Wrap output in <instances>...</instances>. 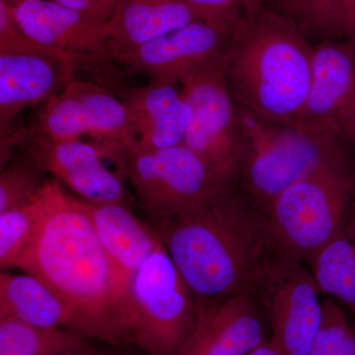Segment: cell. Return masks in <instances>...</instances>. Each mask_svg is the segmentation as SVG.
Segmentation results:
<instances>
[{"label":"cell","instance_id":"6da1fadb","mask_svg":"<svg viewBox=\"0 0 355 355\" xmlns=\"http://www.w3.org/2000/svg\"><path fill=\"white\" fill-rule=\"evenodd\" d=\"M41 214L16 268L57 292L76 313L84 336L116 349L132 345L130 300L80 198L49 180Z\"/></svg>","mask_w":355,"mask_h":355},{"label":"cell","instance_id":"7a4b0ae2","mask_svg":"<svg viewBox=\"0 0 355 355\" xmlns=\"http://www.w3.org/2000/svg\"><path fill=\"white\" fill-rule=\"evenodd\" d=\"M155 230L198 299L251 293L272 250L263 212L238 186Z\"/></svg>","mask_w":355,"mask_h":355},{"label":"cell","instance_id":"3957f363","mask_svg":"<svg viewBox=\"0 0 355 355\" xmlns=\"http://www.w3.org/2000/svg\"><path fill=\"white\" fill-rule=\"evenodd\" d=\"M313 50L297 26L265 4L248 15L226 67L238 106L263 120L293 125L309 90Z\"/></svg>","mask_w":355,"mask_h":355},{"label":"cell","instance_id":"277c9868","mask_svg":"<svg viewBox=\"0 0 355 355\" xmlns=\"http://www.w3.org/2000/svg\"><path fill=\"white\" fill-rule=\"evenodd\" d=\"M238 187L263 211L292 184L327 166L349 162L342 135L263 120L241 108Z\"/></svg>","mask_w":355,"mask_h":355},{"label":"cell","instance_id":"5b68a950","mask_svg":"<svg viewBox=\"0 0 355 355\" xmlns=\"http://www.w3.org/2000/svg\"><path fill=\"white\" fill-rule=\"evenodd\" d=\"M349 162L327 166L292 184L263 210L273 249L308 261L354 209Z\"/></svg>","mask_w":355,"mask_h":355},{"label":"cell","instance_id":"8992f818","mask_svg":"<svg viewBox=\"0 0 355 355\" xmlns=\"http://www.w3.org/2000/svg\"><path fill=\"white\" fill-rule=\"evenodd\" d=\"M128 300L132 345L144 355H176L198 299L162 242L133 275Z\"/></svg>","mask_w":355,"mask_h":355},{"label":"cell","instance_id":"52a82bcc","mask_svg":"<svg viewBox=\"0 0 355 355\" xmlns=\"http://www.w3.org/2000/svg\"><path fill=\"white\" fill-rule=\"evenodd\" d=\"M13 9L24 31L76 73L85 72L116 95L128 86V76L116 60L106 21L53 0H26Z\"/></svg>","mask_w":355,"mask_h":355},{"label":"cell","instance_id":"ba28073f","mask_svg":"<svg viewBox=\"0 0 355 355\" xmlns=\"http://www.w3.org/2000/svg\"><path fill=\"white\" fill-rule=\"evenodd\" d=\"M228 58L229 53L180 85L191 112L184 144L219 179L238 186L243 155L241 108L226 80Z\"/></svg>","mask_w":355,"mask_h":355},{"label":"cell","instance_id":"9c48e42d","mask_svg":"<svg viewBox=\"0 0 355 355\" xmlns=\"http://www.w3.org/2000/svg\"><path fill=\"white\" fill-rule=\"evenodd\" d=\"M125 168L137 200L156 222L173 218L237 187L219 179L184 144L149 149L137 144L128 150Z\"/></svg>","mask_w":355,"mask_h":355},{"label":"cell","instance_id":"30bf717a","mask_svg":"<svg viewBox=\"0 0 355 355\" xmlns=\"http://www.w3.org/2000/svg\"><path fill=\"white\" fill-rule=\"evenodd\" d=\"M251 294L282 355L309 354L323 322L324 300L305 261L272 248Z\"/></svg>","mask_w":355,"mask_h":355},{"label":"cell","instance_id":"8fae6325","mask_svg":"<svg viewBox=\"0 0 355 355\" xmlns=\"http://www.w3.org/2000/svg\"><path fill=\"white\" fill-rule=\"evenodd\" d=\"M14 146L85 202H127L123 180L103 162L105 158L127 161L128 150L120 146L81 139H51L19 128L1 140V162Z\"/></svg>","mask_w":355,"mask_h":355},{"label":"cell","instance_id":"7c38bea8","mask_svg":"<svg viewBox=\"0 0 355 355\" xmlns=\"http://www.w3.org/2000/svg\"><path fill=\"white\" fill-rule=\"evenodd\" d=\"M28 128L51 139H81L88 135L125 150L139 141L120 97L95 81L76 78L42 105Z\"/></svg>","mask_w":355,"mask_h":355},{"label":"cell","instance_id":"4fadbf2b","mask_svg":"<svg viewBox=\"0 0 355 355\" xmlns=\"http://www.w3.org/2000/svg\"><path fill=\"white\" fill-rule=\"evenodd\" d=\"M241 23L196 21L120 53L116 60L128 76L181 85L187 77L228 55Z\"/></svg>","mask_w":355,"mask_h":355},{"label":"cell","instance_id":"5bb4252c","mask_svg":"<svg viewBox=\"0 0 355 355\" xmlns=\"http://www.w3.org/2000/svg\"><path fill=\"white\" fill-rule=\"evenodd\" d=\"M270 338L251 293L198 299L195 320L176 355H249Z\"/></svg>","mask_w":355,"mask_h":355},{"label":"cell","instance_id":"9a60e30c","mask_svg":"<svg viewBox=\"0 0 355 355\" xmlns=\"http://www.w3.org/2000/svg\"><path fill=\"white\" fill-rule=\"evenodd\" d=\"M354 104L355 46L336 40L320 42L313 50L307 97L293 125L342 135L343 119Z\"/></svg>","mask_w":355,"mask_h":355},{"label":"cell","instance_id":"2e32d148","mask_svg":"<svg viewBox=\"0 0 355 355\" xmlns=\"http://www.w3.org/2000/svg\"><path fill=\"white\" fill-rule=\"evenodd\" d=\"M76 78L60 58L40 53H0V140L18 114L50 100Z\"/></svg>","mask_w":355,"mask_h":355},{"label":"cell","instance_id":"e0dca14e","mask_svg":"<svg viewBox=\"0 0 355 355\" xmlns=\"http://www.w3.org/2000/svg\"><path fill=\"white\" fill-rule=\"evenodd\" d=\"M116 95L127 107L139 146L163 149L184 144L191 112L179 84L149 80L144 86H125Z\"/></svg>","mask_w":355,"mask_h":355},{"label":"cell","instance_id":"ac0fdd59","mask_svg":"<svg viewBox=\"0 0 355 355\" xmlns=\"http://www.w3.org/2000/svg\"><path fill=\"white\" fill-rule=\"evenodd\" d=\"M80 200L128 293L133 275L160 244L157 232L132 214L127 202L99 205Z\"/></svg>","mask_w":355,"mask_h":355},{"label":"cell","instance_id":"d6986e66","mask_svg":"<svg viewBox=\"0 0 355 355\" xmlns=\"http://www.w3.org/2000/svg\"><path fill=\"white\" fill-rule=\"evenodd\" d=\"M200 20L202 16L183 0H119L107 27L116 58Z\"/></svg>","mask_w":355,"mask_h":355},{"label":"cell","instance_id":"ffe728a7","mask_svg":"<svg viewBox=\"0 0 355 355\" xmlns=\"http://www.w3.org/2000/svg\"><path fill=\"white\" fill-rule=\"evenodd\" d=\"M25 323L76 331L84 336L76 313L46 282L31 273L0 275V318Z\"/></svg>","mask_w":355,"mask_h":355},{"label":"cell","instance_id":"44dd1931","mask_svg":"<svg viewBox=\"0 0 355 355\" xmlns=\"http://www.w3.org/2000/svg\"><path fill=\"white\" fill-rule=\"evenodd\" d=\"M308 265L321 293L347 308L355 317V207Z\"/></svg>","mask_w":355,"mask_h":355},{"label":"cell","instance_id":"7402d4cb","mask_svg":"<svg viewBox=\"0 0 355 355\" xmlns=\"http://www.w3.org/2000/svg\"><path fill=\"white\" fill-rule=\"evenodd\" d=\"M88 338L60 328H44L0 318V355H62L90 347Z\"/></svg>","mask_w":355,"mask_h":355},{"label":"cell","instance_id":"603a6c76","mask_svg":"<svg viewBox=\"0 0 355 355\" xmlns=\"http://www.w3.org/2000/svg\"><path fill=\"white\" fill-rule=\"evenodd\" d=\"M282 15L308 38L335 40L343 37L342 0H277Z\"/></svg>","mask_w":355,"mask_h":355},{"label":"cell","instance_id":"cb8c5ba5","mask_svg":"<svg viewBox=\"0 0 355 355\" xmlns=\"http://www.w3.org/2000/svg\"><path fill=\"white\" fill-rule=\"evenodd\" d=\"M41 203L36 200L24 207L0 214V266L16 268L36 231Z\"/></svg>","mask_w":355,"mask_h":355},{"label":"cell","instance_id":"d4e9b609","mask_svg":"<svg viewBox=\"0 0 355 355\" xmlns=\"http://www.w3.org/2000/svg\"><path fill=\"white\" fill-rule=\"evenodd\" d=\"M44 174L25 154L4 166L0 174V214L34 202L49 181Z\"/></svg>","mask_w":355,"mask_h":355},{"label":"cell","instance_id":"484cf974","mask_svg":"<svg viewBox=\"0 0 355 355\" xmlns=\"http://www.w3.org/2000/svg\"><path fill=\"white\" fill-rule=\"evenodd\" d=\"M308 355H355V327L333 299L324 300L323 322Z\"/></svg>","mask_w":355,"mask_h":355},{"label":"cell","instance_id":"4316f807","mask_svg":"<svg viewBox=\"0 0 355 355\" xmlns=\"http://www.w3.org/2000/svg\"><path fill=\"white\" fill-rule=\"evenodd\" d=\"M0 53H40L60 58L24 31L16 19L13 7L2 0H0Z\"/></svg>","mask_w":355,"mask_h":355},{"label":"cell","instance_id":"83f0119b","mask_svg":"<svg viewBox=\"0 0 355 355\" xmlns=\"http://www.w3.org/2000/svg\"><path fill=\"white\" fill-rule=\"evenodd\" d=\"M209 22L237 26L265 4V0H183Z\"/></svg>","mask_w":355,"mask_h":355},{"label":"cell","instance_id":"f1b7e54d","mask_svg":"<svg viewBox=\"0 0 355 355\" xmlns=\"http://www.w3.org/2000/svg\"><path fill=\"white\" fill-rule=\"evenodd\" d=\"M74 10L87 13L108 22L118 6L119 0H53Z\"/></svg>","mask_w":355,"mask_h":355},{"label":"cell","instance_id":"f546056e","mask_svg":"<svg viewBox=\"0 0 355 355\" xmlns=\"http://www.w3.org/2000/svg\"><path fill=\"white\" fill-rule=\"evenodd\" d=\"M343 37L355 46V0H342Z\"/></svg>","mask_w":355,"mask_h":355},{"label":"cell","instance_id":"4dcf8cb0","mask_svg":"<svg viewBox=\"0 0 355 355\" xmlns=\"http://www.w3.org/2000/svg\"><path fill=\"white\" fill-rule=\"evenodd\" d=\"M342 135L349 139L355 146V104L349 110L342 123Z\"/></svg>","mask_w":355,"mask_h":355},{"label":"cell","instance_id":"1f68e13d","mask_svg":"<svg viewBox=\"0 0 355 355\" xmlns=\"http://www.w3.org/2000/svg\"><path fill=\"white\" fill-rule=\"evenodd\" d=\"M249 355H282L270 338L257 347Z\"/></svg>","mask_w":355,"mask_h":355},{"label":"cell","instance_id":"d6a6232c","mask_svg":"<svg viewBox=\"0 0 355 355\" xmlns=\"http://www.w3.org/2000/svg\"><path fill=\"white\" fill-rule=\"evenodd\" d=\"M62 355H111L108 354H105V352H98L92 347H89V349L83 350V352H76V354H62Z\"/></svg>","mask_w":355,"mask_h":355},{"label":"cell","instance_id":"836d02e7","mask_svg":"<svg viewBox=\"0 0 355 355\" xmlns=\"http://www.w3.org/2000/svg\"><path fill=\"white\" fill-rule=\"evenodd\" d=\"M2 1L6 2L8 6L16 7L19 6L21 3H23L26 0H2Z\"/></svg>","mask_w":355,"mask_h":355}]
</instances>
